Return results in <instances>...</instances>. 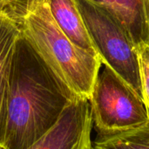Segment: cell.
Returning <instances> with one entry per match:
<instances>
[{"instance_id": "7a4b0ae2", "label": "cell", "mask_w": 149, "mask_h": 149, "mask_svg": "<svg viewBox=\"0 0 149 149\" xmlns=\"http://www.w3.org/2000/svg\"><path fill=\"white\" fill-rule=\"evenodd\" d=\"M22 35L55 76L76 97L89 100L102 61L74 45L53 19L45 0H31L13 16Z\"/></svg>"}, {"instance_id": "ba28073f", "label": "cell", "mask_w": 149, "mask_h": 149, "mask_svg": "<svg viewBox=\"0 0 149 149\" xmlns=\"http://www.w3.org/2000/svg\"><path fill=\"white\" fill-rule=\"evenodd\" d=\"M51 14L66 37L77 46L97 53L74 0H45ZM98 54V53H97Z\"/></svg>"}, {"instance_id": "6da1fadb", "label": "cell", "mask_w": 149, "mask_h": 149, "mask_svg": "<svg viewBox=\"0 0 149 149\" xmlns=\"http://www.w3.org/2000/svg\"><path fill=\"white\" fill-rule=\"evenodd\" d=\"M76 98L21 33L12 62L1 149L31 147L58 122Z\"/></svg>"}, {"instance_id": "5b68a950", "label": "cell", "mask_w": 149, "mask_h": 149, "mask_svg": "<svg viewBox=\"0 0 149 149\" xmlns=\"http://www.w3.org/2000/svg\"><path fill=\"white\" fill-rule=\"evenodd\" d=\"M93 127L89 100L76 98L58 122L27 149H92Z\"/></svg>"}, {"instance_id": "8992f818", "label": "cell", "mask_w": 149, "mask_h": 149, "mask_svg": "<svg viewBox=\"0 0 149 149\" xmlns=\"http://www.w3.org/2000/svg\"><path fill=\"white\" fill-rule=\"evenodd\" d=\"M21 35L17 21L0 10V149L2 148L7 116L10 78L17 41Z\"/></svg>"}, {"instance_id": "7c38bea8", "label": "cell", "mask_w": 149, "mask_h": 149, "mask_svg": "<svg viewBox=\"0 0 149 149\" xmlns=\"http://www.w3.org/2000/svg\"><path fill=\"white\" fill-rule=\"evenodd\" d=\"M0 10H2V3H1V0H0Z\"/></svg>"}, {"instance_id": "3957f363", "label": "cell", "mask_w": 149, "mask_h": 149, "mask_svg": "<svg viewBox=\"0 0 149 149\" xmlns=\"http://www.w3.org/2000/svg\"><path fill=\"white\" fill-rule=\"evenodd\" d=\"M74 1L102 65L142 97L136 45L126 27L104 6L90 0Z\"/></svg>"}, {"instance_id": "9c48e42d", "label": "cell", "mask_w": 149, "mask_h": 149, "mask_svg": "<svg viewBox=\"0 0 149 149\" xmlns=\"http://www.w3.org/2000/svg\"><path fill=\"white\" fill-rule=\"evenodd\" d=\"M92 149H149V123L119 134L96 137Z\"/></svg>"}, {"instance_id": "8fae6325", "label": "cell", "mask_w": 149, "mask_h": 149, "mask_svg": "<svg viewBox=\"0 0 149 149\" xmlns=\"http://www.w3.org/2000/svg\"><path fill=\"white\" fill-rule=\"evenodd\" d=\"M31 1V0H1L2 10L13 17L20 12Z\"/></svg>"}, {"instance_id": "277c9868", "label": "cell", "mask_w": 149, "mask_h": 149, "mask_svg": "<svg viewBox=\"0 0 149 149\" xmlns=\"http://www.w3.org/2000/svg\"><path fill=\"white\" fill-rule=\"evenodd\" d=\"M89 102L97 137L119 134L149 123L143 98L106 65L97 77Z\"/></svg>"}, {"instance_id": "30bf717a", "label": "cell", "mask_w": 149, "mask_h": 149, "mask_svg": "<svg viewBox=\"0 0 149 149\" xmlns=\"http://www.w3.org/2000/svg\"><path fill=\"white\" fill-rule=\"evenodd\" d=\"M136 50L139 60L142 98L149 114V45H141L136 47Z\"/></svg>"}, {"instance_id": "52a82bcc", "label": "cell", "mask_w": 149, "mask_h": 149, "mask_svg": "<svg viewBox=\"0 0 149 149\" xmlns=\"http://www.w3.org/2000/svg\"><path fill=\"white\" fill-rule=\"evenodd\" d=\"M107 9L126 27L136 47L149 45V0H90Z\"/></svg>"}]
</instances>
